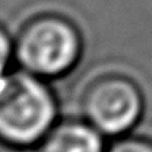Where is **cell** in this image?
Here are the masks:
<instances>
[{
  "label": "cell",
  "instance_id": "1",
  "mask_svg": "<svg viewBox=\"0 0 152 152\" xmlns=\"http://www.w3.org/2000/svg\"><path fill=\"white\" fill-rule=\"evenodd\" d=\"M56 105L51 92L30 72L0 77V139L30 145L51 131Z\"/></svg>",
  "mask_w": 152,
  "mask_h": 152
},
{
  "label": "cell",
  "instance_id": "2",
  "mask_svg": "<svg viewBox=\"0 0 152 152\" xmlns=\"http://www.w3.org/2000/svg\"><path fill=\"white\" fill-rule=\"evenodd\" d=\"M15 53L30 74L53 77L67 72L75 64L80 53V38L64 18L41 17L23 28Z\"/></svg>",
  "mask_w": 152,
  "mask_h": 152
},
{
  "label": "cell",
  "instance_id": "3",
  "mask_svg": "<svg viewBox=\"0 0 152 152\" xmlns=\"http://www.w3.org/2000/svg\"><path fill=\"white\" fill-rule=\"evenodd\" d=\"M90 124L103 134H123L131 129L142 111L137 87L123 77H103L90 85L83 98Z\"/></svg>",
  "mask_w": 152,
  "mask_h": 152
},
{
  "label": "cell",
  "instance_id": "4",
  "mask_svg": "<svg viewBox=\"0 0 152 152\" xmlns=\"http://www.w3.org/2000/svg\"><path fill=\"white\" fill-rule=\"evenodd\" d=\"M41 152H103V142L92 124L66 123L44 136Z\"/></svg>",
  "mask_w": 152,
  "mask_h": 152
},
{
  "label": "cell",
  "instance_id": "5",
  "mask_svg": "<svg viewBox=\"0 0 152 152\" xmlns=\"http://www.w3.org/2000/svg\"><path fill=\"white\" fill-rule=\"evenodd\" d=\"M108 152H152V144L136 139H126L115 144Z\"/></svg>",
  "mask_w": 152,
  "mask_h": 152
},
{
  "label": "cell",
  "instance_id": "6",
  "mask_svg": "<svg viewBox=\"0 0 152 152\" xmlns=\"http://www.w3.org/2000/svg\"><path fill=\"white\" fill-rule=\"evenodd\" d=\"M10 54H12L10 39H8L7 33L0 28V77L4 75V70H5V67H7V64H8Z\"/></svg>",
  "mask_w": 152,
  "mask_h": 152
}]
</instances>
